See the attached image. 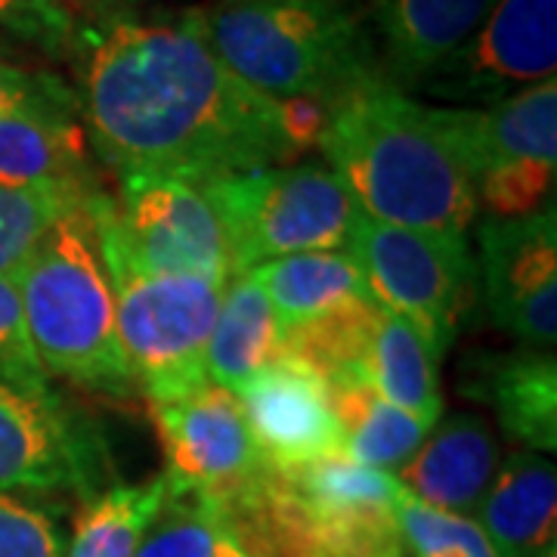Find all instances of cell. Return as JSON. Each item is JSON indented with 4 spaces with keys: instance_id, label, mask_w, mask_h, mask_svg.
<instances>
[{
    "instance_id": "obj_1",
    "label": "cell",
    "mask_w": 557,
    "mask_h": 557,
    "mask_svg": "<svg viewBox=\"0 0 557 557\" xmlns=\"http://www.w3.org/2000/svg\"><path fill=\"white\" fill-rule=\"evenodd\" d=\"M81 112L119 177L218 183L292 161L273 97L233 75L177 20H124L84 50Z\"/></svg>"
},
{
    "instance_id": "obj_2",
    "label": "cell",
    "mask_w": 557,
    "mask_h": 557,
    "mask_svg": "<svg viewBox=\"0 0 557 557\" xmlns=\"http://www.w3.org/2000/svg\"><path fill=\"white\" fill-rule=\"evenodd\" d=\"M322 152L366 218L449 236H465L478 223V193L431 106L384 75L332 100Z\"/></svg>"
},
{
    "instance_id": "obj_3",
    "label": "cell",
    "mask_w": 557,
    "mask_h": 557,
    "mask_svg": "<svg viewBox=\"0 0 557 557\" xmlns=\"http://www.w3.org/2000/svg\"><path fill=\"white\" fill-rule=\"evenodd\" d=\"M263 97H322L381 75L372 35L344 0H211L180 13Z\"/></svg>"
},
{
    "instance_id": "obj_4",
    "label": "cell",
    "mask_w": 557,
    "mask_h": 557,
    "mask_svg": "<svg viewBox=\"0 0 557 557\" xmlns=\"http://www.w3.org/2000/svg\"><path fill=\"white\" fill-rule=\"evenodd\" d=\"M69 208L13 278L32 347L47 375L109 397L137 394L121 350L115 295L102 260L97 196Z\"/></svg>"
},
{
    "instance_id": "obj_5",
    "label": "cell",
    "mask_w": 557,
    "mask_h": 557,
    "mask_svg": "<svg viewBox=\"0 0 557 557\" xmlns=\"http://www.w3.org/2000/svg\"><path fill=\"white\" fill-rule=\"evenodd\" d=\"M478 193L483 218H530L555 205L557 81H539L496 106H431Z\"/></svg>"
},
{
    "instance_id": "obj_6",
    "label": "cell",
    "mask_w": 557,
    "mask_h": 557,
    "mask_svg": "<svg viewBox=\"0 0 557 557\" xmlns=\"http://www.w3.org/2000/svg\"><path fill=\"white\" fill-rule=\"evenodd\" d=\"M205 189L223 220L236 273L307 251H347L362 218L322 164L255 168Z\"/></svg>"
},
{
    "instance_id": "obj_7",
    "label": "cell",
    "mask_w": 557,
    "mask_h": 557,
    "mask_svg": "<svg viewBox=\"0 0 557 557\" xmlns=\"http://www.w3.org/2000/svg\"><path fill=\"white\" fill-rule=\"evenodd\" d=\"M102 260L115 295L121 350L139 394L149 403H168L208 384V341L223 285L143 273L106 245Z\"/></svg>"
},
{
    "instance_id": "obj_8",
    "label": "cell",
    "mask_w": 557,
    "mask_h": 557,
    "mask_svg": "<svg viewBox=\"0 0 557 557\" xmlns=\"http://www.w3.org/2000/svg\"><path fill=\"white\" fill-rule=\"evenodd\" d=\"M369 298L412 325L437 359L446 357L474 292L478 263L465 236L359 218L347 248Z\"/></svg>"
},
{
    "instance_id": "obj_9",
    "label": "cell",
    "mask_w": 557,
    "mask_h": 557,
    "mask_svg": "<svg viewBox=\"0 0 557 557\" xmlns=\"http://www.w3.org/2000/svg\"><path fill=\"white\" fill-rule=\"evenodd\" d=\"M119 183V201L97 196L106 248L143 273L230 282L236 273L230 239L205 186L159 174H131Z\"/></svg>"
},
{
    "instance_id": "obj_10",
    "label": "cell",
    "mask_w": 557,
    "mask_h": 557,
    "mask_svg": "<svg viewBox=\"0 0 557 557\" xmlns=\"http://www.w3.org/2000/svg\"><path fill=\"white\" fill-rule=\"evenodd\" d=\"M149 412L171 496H196L226 511L270 474L233 391L208 381L186 397L149 403Z\"/></svg>"
},
{
    "instance_id": "obj_11",
    "label": "cell",
    "mask_w": 557,
    "mask_h": 557,
    "mask_svg": "<svg viewBox=\"0 0 557 557\" xmlns=\"http://www.w3.org/2000/svg\"><path fill=\"white\" fill-rule=\"evenodd\" d=\"M102 449L87 421L50 387V379L0 369V493L94 496Z\"/></svg>"
},
{
    "instance_id": "obj_12",
    "label": "cell",
    "mask_w": 557,
    "mask_h": 557,
    "mask_svg": "<svg viewBox=\"0 0 557 557\" xmlns=\"http://www.w3.org/2000/svg\"><path fill=\"white\" fill-rule=\"evenodd\" d=\"M557 0H498L478 32L453 50L416 90L443 102L496 106L555 78Z\"/></svg>"
},
{
    "instance_id": "obj_13",
    "label": "cell",
    "mask_w": 557,
    "mask_h": 557,
    "mask_svg": "<svg viewBox=\"0 0 557 557\" xmlns=\"http://www.w3.org/2000/svg\"><path fill=\"white\" fill-rule=\"evenodd\" d=\"M478 276L505 335L552 350L557 338V208L530 218H478Z\"/></svg>"
},
{
    "instance_id": "obj_14",
    "label": "cell",
    "mask_w": 557,
    "mask_h": 557,
    "mask_svg": "<svg viewBox=\"0 0 557 557\" xmlns=\"http://www.w3.org/2000/svg\"><path fill=\"white\" fill-rule=\"evenodd\" d=\"M233 394L260 456L273 471H292L341 453L329 381L307 362L282 354Z\"/></svg>"
},
{
    "instance_id": "obj_15",
    "label": "cell",
    "mask_w": 557,
    "mask_h": 557,
    "mask_svg": "<svg viewBox=\"0 0 557 557\" xmlns=\"http://www.w3.org/2000/svg\"><path fill=\"white\" fill-rule=\"evenodd\" d=\"M461 394L496 412L498 424L518 446L557 449V359L555 350L474 354L465 359Z\"/></svg>"
},
{
    "instance_id": "obj_16",
    "label": "cell",
    "mask_w": 557,
    "mask_h": 557,
    "mask_svg": "<svg viewBox=\"0 0 557 557\" xmlns=\"http://www.w3.org/2000/svg\"><path fill=\"white\" fill-rule=\"evenodd\" d=\"M498 471V443L480 416L440 418L418 453L397 471V483L418 502L474 518Z\"/></svg>"
},
{
    "instance_id": "obj_17",
    "label": "cell",
    "mask_w": 557,
    "mask_h": 557,
    "mask_svg": "<svg viewBox=\"0 0 557 557\" xmlns=\"http://www.w3.org/2000/svg\"><path fill=\"white\" fill-rule=\"evenodd\" d=\"M498 0H372L381 75L416 90L440 62L478 32Z\"/></svg>"
},
{
    "instance_id": "obj_18",
    "label": "cell",
    "mask_w": 557,
    "mask_h": 557,
    "mask_svg": "<svg viewBox=\"0 0 557 557\" xmlns=\"http://www.w3.org/2000/svg\"><path fill=\"white\" fill-rule=\"evenodd\" d=\"M498 557H557V471L539 453H511L474 511Z\"/></svg>"
},
{
    "instance_id": "obj_19",
    "label": "cell",
    "mask_w": 557,
    "mask_h": 557,
    "mask_svg": "<svg viewBox=\"0 0 557 557\" xmlns=\"http://www.w3.org/2000/svg\"><path fill=\"white\" fill-rule=\"evenodd\" d=\"M3 189H100L90 174L87 137L78 115L13 112L0 115Z\"/></svg>"
},
{
    "instance_id": "obj_20",
    "label": "cell",
    "mask_w": 557,
    "mask_h": 557,
    "mask_svg": "<svg viewBox=\"0 0 557 557\" xmlns=\"http://www.w3.org/2000/svg\"><path fill=\"white\" fill-rule=\"evenodd\" d=\"M276 357H282V325L270 300L251 270L233 273L208 341V381L236 391Z\"/></svg>"
},
{
    "instance_id": "obj_21",
    "label": "cell",
    "mask_w": 557,
    "mask_h": 557,
    "mask_svg": "<svg viewBox=\"0 0 557 557\" xmlns=\"http://www.w3.org/2000/svg\"><path fill=\"white\" fill-rule=\"evenodd\" d=\"M276 313L282 332L332 313L350 300L369 298L350 251H307L267 260L251 270Z\"/></svg>"
},
{
    "instance_id": "obj_22",
    "label": "cell",
    "mask_w": 557,
    "mask_h": 557,
    "mask_svg": "<svg viewBox=\"0 0 557 557\" xmlns=\"http://www.w3.org/2000/svg\"><path fill=\"white\" fill-rule=\"evenodd\" d=\"M329 397L341 431V453L384 474H397L431 431L428 424L399 412L397 406L384 403L362 379L329 384Z\"/></svg>"
},
{
    "instance_id": "obj_23",
    "label": "cell",
    "mask_w": 557,
    "mask_h": 557,
    "mask_svg": "<svg viewBox=\"0 0 557 557\" xmlns=\"http://www.w3.org/2000/svg\"><path fill=\"white\" fill-rule=\"evenodd\" d=\"M437 366L440 359L418 338L412 325L381 310L379 329L366 359V379L384 403L434 428L443 418Z\"/></svg>"
},
{
    "instance_id": "obj_24",
    "label": "cell",
    "mask_w": 557,
    "mask_h": 557,
    "mask_svg": "<svg viewBox=\"0 0 557 557\" xmlns=\"http://www.w3.org/2000/svg\"><path fill=\"white\" fill-rule=\"evenodd\" d=\"M381 307L372 298L350 300L332 313L282 332V354L307 362L329 384L366 379V359L379 329Z\"/></svg>"
},
{
    "instance_id": "obj_25",
    "label": "cell",
    "mask_w": 557,
    "mask_h": 557,
    "mask_svg": "<svg viewBox=\"0 0 557 557\" xmlns=\"http://www.w3.org/2000/svg\"><path fill=\"white\" fill-rule=\"evenodd\" d=\"M164 496V478L115 483L87 496L75 518V536L65 545V557H134Z\"/></svg>"
},
{
    "instance_id": "obj_26",
    "label": "cell",
    "mask_w": 557,
    "mask_h": 557,
    "mask_svg": "<svg viewBox=\"0 0 557 557\" xmlns=\"http://www.w3.org/2000/svg\"><path fill=\"white\" fill-rule=\"evenodd\" d=\"M90 193L75 189H3L0 186V276L16 278L44 233Z\"/></svg>"
},
{
    "instance_id": "obj_27",
    "label": "cell",
    "mask_w": 557,
    "mask_h": 557,
    "mask_svg": "<svg viewBox=\"0 0 557 557\" xmlns=\"http://www.w3.org/2000/svg\"><path fill=\"white\" fill-rule=\"evenodd\" d=\"M397 520L406 555L416 557H498L474 518L437 511L399 486Z\"/></svg>"
},
{
    "instance_id": "obj_28",
    "label": "cell",
    "mask_w": 557,
    "mask_h": 557,
    "mask_svg": "<svg viewBox=\"0 0 557 557\" xmlns=\"http://www.w3.org/2000/svg\"><path fill=\"white\" fill-rule=\"evenodd\" d=\"M214 508L196 496H164L159 515L139 539L134 557H211Z\"/></svg>"
},
{
    "instance_id": "obj_29",
    "label": "cell",
    "mask_w": 557,
    "mask_h": 557,
    "mask_svg": "<svg viewBox=\"0 0 557 557\" xmlns=\"http://www.w3.org/2000/svg\"><path fill=\"white\" fill-rule=\"evenodd\" d=\"M60 518L28 493H0V557H65Z\"/></svg>"
},
{
    "instance_id": "obj_30",
    "label": "cell",
    "mask_w": 557,
    "mask_h": 557,
    "mask_svg": "<svg viewBox=\"0 0 557 557\" xmlns=\"http://www.w3.org/2000/svg\"><path fill=\"white\" fill-rule=\"evenodd\" d=\"M0 40L35 47L47 57L84 50L75 28L47 0H0Z\"/></svg>"
},
{
    "instance_id": "obj_31",
    "label": "cell",
    "mask_w": 557,
    "mask_h": 557,
    "mask_svg": "<svg viewBox=\"0 0 557 557\" xmlns=\"http://www.w3.org/2000/svg\"><path fill=\"white\" fill-rule=\"evenodd\" d=\"M78 94L50 72L28 69L0 53V115L13 112H65L78 115Z\"/></svg>"
},
{
    "instance_id": "obj_32",
    "label": "cell",
    "mask_w": 557,
    "mask_h": 557,
    "mask_svg": "<svg viewBox=\"0 0 557 557\" xmlns=\"http://www.w3.org/2000/svg\"><path fill=\"white\" fill-rule=\"evenodd\" d=\"M0 369L16 372V375L47 379L38 354L32 347V338H28V329H25L20 288L7 276H0Z\"/></svg>"
},
{
    "instance_id": "obj_33",
    "label": "cell",
    "mask_w": 557,
    "mask_h": 557,
    "mask_svg": "<svg viewBox=\"0 0 557 557\" xmlns=\"http://www.w3.org/2000/svg\"><path fill=\"white\" fill-rule=\"evenodd\" d=\"M276 112L282 137L288 143L292 156L322 149V139L332 121V102L322 97H285L276 100Z\"/></svg>"
},
{
    "instance_id": "obj_34",
    "label": "cell",
    "mask_w": 557,
    "mask_h": 557,
    "mask_svg": "<svg viewBox=\"0 0 557 557\" xmlns=\"http://www.w3.org/2000/svg\"><path fill=\"white\" fill-rule=\"evenodd\" d=\"M47 3L75 28L81 47L87 50L90 40L100 38L106 28L134 20L143 0H47Z\"/></svg>"
},
{
    "instance_id": "obj_35",
    "label": "cell",
    "mask_w": 557,
    "mask_h": 557,
    "mask_svg": "<svg viewBox=\"0 0 557 557\" xmlns=\"http://www.w3.org/2000/svg\"><path fill=\"white\" fill-rule=\"evenodd\" d=\"M214 520H218V527H214V555L211 557H248V552L239 545V539L230 533V527L218 518V511H214Z\"/></svg>"
}]
</instances>
